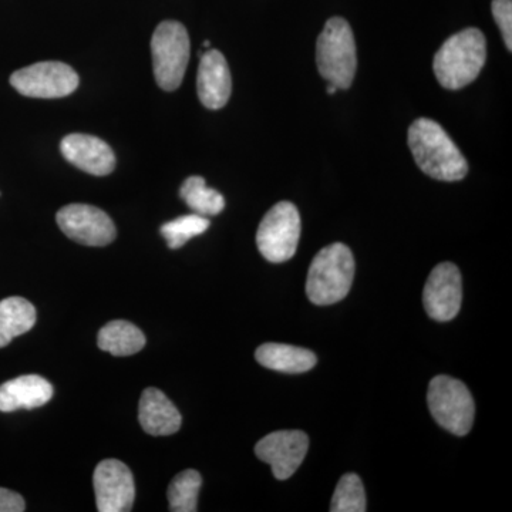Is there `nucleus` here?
<instances>
[{
  "label": "nucleus",
  "instance_id": "39448f33",
  "mask_svg": "<svg viewBox=\"0 0 512 512\" xmlns=\"http://www.w3.org/2000/svg\"><path fill=\"white\" fill-rule=\"evenodd\" d=\"M190 36L180 22L165 20L151 39L154 76L165 92H174L183 83L190 62Z\"/></svg>",
  "mask_w": 512,
  "mask_h": 512
},
{
  "label": "nucleus",
  "instance_id": "bb28decb",
  "mask_svg": "<svg viewBox=\"0 0 512 512\" xmlns=\"http://www.w3.org/2000/svg\"><path fill=\"white\" fill-rule=\"evenodd\" d=\"M210 47H211L210 40H205V42H204V49L208 50V49H210Z\"/></svg>",
  "mask_w": 512,
  "mask_h": 512
},
{
  "label": "nucleus",
  "instance_id": "1a4fd4ad",
  "mask_svg": "<svg viewBox=\"0 0 512 512\" xmlns=\"http://www.w3.org/2000/svg\"><path fill=\"white\" fill-rule=\"evenodd\" d=\"M56 221L66 237L86 247H106L116 239L114 222L93 205H66L57 212Z\"/></svg>",
  "mask_w": 512,
  "mask_h": 512
},
{
  "label": "nucleus",
  "instance_id": "20e7f679",
  "mask_svg": "<svg viewBox=\"0 0 512 512\" xmlns=\"http://www.w3.org/2000/svg\"><path fill=\"white\" fill-rule=\"evenodd\" d=\"M316 63L326 82L346 90L352 86L357 69L356 42L353 30L342 18H332L316 43Z\"/></svg>",
  "mask_w": 512,
  "mask_h": 512
},
{
  "label": "nucleus",
  "instance_id": "393cba45",
  "mask_svg": "<svg viewBox=\"0 0 512 512\" xmlns=\"http://www.w3.org/2000/svg\"><path fill=\"white\" fill-rule=\"evenodd\" d=\"M26 510L25 500L15 491L0 488V512H22Z\"/></svg>",
  "mask_w": 512,
  "mask_h": 512
},
{
  "label": "nucleus",
  "instance_id": "4be33fe9",
  "mask_svg": "<svg viewBox=\"0 0 512 512\" xmlns=\"http://www.w3.org/2000/svg\"><path fill=\"white\" fill-rule=\"evenodd\" d=\"M211 222L202 215L191 214L175 218L161 227V235L167 241L168 248L180 249L190 241L191 238L204 234L210 228Z\"/></svg>",
  "mask_w": 512,
  "mask_h": 512
},
{
  "label": "nucleus",
  "instance_id": "aec40b11",
  "mask_svg": "<svg viewBox=\"0 0 512 512\" xmlns=\"http://www.w3.org/2000/svg\"><path fill=\"white\" fill-rule=\"evenodd\" d=\"M181 198L185 204L202 217H214L221 214L225 208V200L217 190L207 187L204 178L192 175L184 181L180 190Z\"/></svg>",
  "mask_w": 512,
  "mask_h": 512
},
{
  "label": "nucleus",
  "instance_id": "2eb2a0df",
  "mask_svg": "<svg viewBox=\"0 0 512 512\" xmlns=\"http://www.w3.org/2000/svg\"><path fill=\"white\" fill-rule=\"evenodd\" d=\"M138 421L151 436H171L180 430L183 417L161 390L148 387L138 403Z\"/></svg>",
  "mask_w": 512,
  "mask_h": 512
},
{
  "label": "nucleus",
  "instance_id": "6e6552de",
  "mask_svg": "<svg viewBox=\"0 0 512 512\" xmlns=\"http://www.w3.org/2000/svg\"><path fill=\"white\" fill-rule=\"evenodd\" d=\"M79 76L69 64L40 62L10 76V84L22 96L33 99H60L76 92Z\"/></svg>",
  "mask_w": 512,
  "mask_h": 512
},
{
  "label": "nucleus",
  "instance_id": "f3484780",
  "mask_svg": "<svg viewBox=\"0 0 512 512\" xmlns=\"http://www.w3.org/2000/svg\"><path fill=\"white\" fill-rule=\"evenodd\" d=\"M255 357L259 365L266 369L292 375L309 372L318 362L311 350L284 343H265L256 349Z\"/></svg>",
  "mask_w": 512,
  "mask_h": 512
},
{
  "label": "nucleus",
  "instance_id": "423d86ee",
  "mask_svg": "<svg viewBox=\"0 0 512 512\" xmlns=\"http://www.w3.org/2000/svg\"><path fill=\"white\" fill-rule=\"evenodd\" d=\"M427 403L431 416L443 429L454 436H466L474 423L473 396L460 380L450 376H437L430 382Z\"/></svg>",
  "mask_w": 512,
  "mask_h": 512
},
{
  "label": "nucleus",
  "instance_id": "412c9836",
  "mask_svg": "<svg viewBox=\"0 0 512 512\" xmlns=\"http://www.w3.org/2000/svg\"><path fill=\"white\" fill-rule=\"evenodd\" d=\"M202 478L195 470H185L171 481L168 487V503L173 512H195L198 510V494Z\"/></svg>",
  "mask_w": 512,
  "mask_h": 512
},
{
  "label": "nucleus",
  "instance_id": "f03ea898",
  "mask_svg": "<svg viewBox=\"0 0 512 512\" xmlns=\"http://www.w3.org/2000/svg\"><path fill=\"white\" fill-rule=\"evenodd\" d=\"M487 42L480 29L468 28L448 37L434 56L433 69L444 89L460 90L480 76Z\"/></svg>",
  "mask_w": 512,
  "mask_h": 512
},
{
  "label": "nucleus",
  "instance_id": "6ab92c4d",
  "mask_svg": "<svg viewBox=\"0 0 512 512\" xmlns=\"http://www.w3.org/2000/svg\"><path fill=\"white\" fill-rule=\"evenodd\" d=\"M97 345L113 356H131L143 350L146 346V336L133 323L114 320L101 328Z\"/></svg>",
  "mask_w": 512,
  "mask_h": 512
},
{
  "label": "nucleus",
  "instance_id": "dca6fc26",
  "mask_svg": "<svg viewBox=\"0 0 512 512\" xmlns=\"http://www.w3.org/2000/svg\"><path fill=\"white\" fill-rule=\"evenodd\" d=\"M53 397V386L45 377L26 375L16 377L0 386V412L33 410L45 406Z\"/></svg>",
  "mask_w": 512,
  "mask_h": 512
},
{
  "label": "nucleus",
  "instance_id": "f257e3e1",
  "mask_svg": "<svg viewBox=\"0 0 512 512\" xmlns=\"http://www.w3.org/2000/svg\"><path fill=\"white\" fill-rule=\"evenodd\" d=\"M410 150L424 174L439 181H460L468 173L466 157L437 121L421 117L407 134Z\"/></svg>",
  "mask_w": 512,
  "mask_h": 512
},
{
  "label": "nucleus",
  "instance_id": "9d476101",
  "mask_svg": "<svg viewBox=\"0 0 512 512\" xmlns=\"http://www.w3.org/2000/svg\"><path fill=\"white\" fill-rule=\"evenodd\" d=\"M94 494L100 512L131 511L136 485L130 468L119 460H103L93 474Z\"/></svg>",
  "mask_w": 512,
  "mask_h": 512
},
{
  "label": "nucleus",
  "instance_id": "a211bd4d",
  "mask_svg": "<svg viewBox=\"0 0 512 512\" xmlns=\"http://www.w3.org/2000/svg\"><path fill=\"white\" fill-rule=\"evenodd\" d=\"M36 318L35 306L26 299L12 296L0 301V349L28 333L35 326Z\"/></svg>",
  "mask_w": 512,
  "mask_h": 512
},
{
  "label": "nucleus",
  "instance_id": "ddd939ff",
  "mask_svg": "<svg viewBox=\"0 0 512 512\" xmlns=\"http://www.w3.org/2000/svg\"><path fill=\"white\" fill-rule=\"evenodd\" d=\"M63 157L84 173L104 177L116 168V156L106 141L89 134H70L60 143Z\"/></svg>",
  "mask_w": 512,
  "mask_h": 512
},
{
  "label": "nucleus",
  "instance_id": "a878e982",
  "mask_svg": "<svg viewBox=\"0 0 512 512\" xmlns=\"http://www.w3.org/2000/svg\"><path fill=\"white\" fill-rule=\"evenodd\" d=\"M338 87L336 86H333V84H328V93L329 94H336V92H338Z\"/></svg>",
  "mask_w": 512,
  "mask_h": 512
},
{
  "label": "nucleus",
  "instance_id": "4468645a",
  "mask_svg": "<svg viewBox=\"0 0 512 512\" xmlns=\"http://www.w3.org/2000/svg\"><path fill=\"white\" fill-rule=\"evenodd\" d=\"M197 92L207 109L220 110L228 103L232 92V77L227 60L218 50L208 49L202 53Z\"/></svg>",
  "mask_w": 512,
  "mask_h": 512
},
{
  "label": "nucleus",
  "instance_id": "5701e85b",
  "mask_svg": "<svg viewBox=\"0 0 512 512\" xmlns=\"http://www.w3.org/2000/svg\"><path fill=\"white\" fill-rule=\"evenodd\" d=\"M332 512H365L366 493L362 480L356 474L348 473L340 478L335 494H333Z\"/></svg>",
  "mask_w": 512,
  "mask_h": 512
},
{
  "label": "nucleus",
  "instance_id": "9b49d317",
  "mask_svg": "<svg viewBox=\"0 0 512 512\" xmlns=\"http://www.w3.org/2000/svg\"><path fill=\"white\" fill-rule=\"evenodd\" d=\"M308 448V434L299 430H281L259 441L255 446V454L259 460L272 467L276 480L285 481L301 467Z\"/></svg>",
  "mask_w": 512,
  "mask_h": 512
},
{
  "label": "nucleus",
  "instance_id": "0eeeda50",
  "mask_svg": "<svg viewBox=\"0 0 512 512\" xmlns=\"http://www.w3.org/2000/svg\"><path fill=\"white\" fill-rule=\"evenodd\" d=\"M301 239V215L289 201H282L266 212L256 232L259 252L272 264H282L296 254Z\"/></svg>",
  "mask_w": 512,
  "mask_h": 512
},
{
  "label": "nucleus",
  "instance_id": "b1692460",
  "mask_svg": "<svg viewBox=\"0 0 512 512\" xmlns=\"http://www.w3.org/2000/svg\"><path fill=\"white\" fill-rule=\"evenodd\" d=\"M493 16L503 33L508 52L512 50V0H493Z\"/></svg>",
  "mask_w": 512,
  "mask_h": 512
},
{
  "label": "nucleus",
  "instance_id": "7ed1b4c3",
  "mask_svg": "<svg viewBox=\"0 0 512 512\" xmlns=\"http://www.w3.org/2000/svg\"><path fill=\"white\" fill-rule=\"evenodd\" d=\"M355 278V258L345 244L329 245L313 258L306 295L315 305H333L348 296Z\"/></svg>",
  "mask_w": 512,
  "mask_h": 512
},
{
  "label": "nucleus",
  "instance_id": "f8f14e48",
  "mask_svg": "<svg viewBox=\"0 0 512 512\" xmlns=\"http://www.w3.org/2000/svg\"><path fill=\"white\" fill-rule=\"evenodd\" d=\"M463 301V281L456 265H437L424 286L423 303L427 315L437 322H448L460 312Z\"/></svg>",
  "mask_w": 512,
  "mask_h": 512
}]
</instances>
